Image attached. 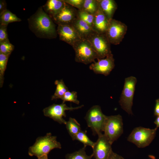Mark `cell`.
Segmentation results:
<instances>
[{"label":"cell","instance_id":"cell-5","mask_svg":"<svg viewBox=\"0 0 159 159\" xmlns=\"http://www.w3.org/2000/svg\"><path fill=\"white\" fill-rule=\"evenodd\" d=\"M158 127L150 129L142 127H135L127 138V140L135 145L138 148L148 146L154 138Z\"/></svg>","mask_w":159,"mask_h":159},{"label":"cell","instance_id":"cell-11","mask_svg":"<svg viewBox=\"0 0 159 159\" xmlns=\"http://www.w3.org/2000/svg\"><path fill=\"white\" fill-rule=\"evenodd\" d=\"M77 10L66 3L62 9L51 18L58 25H70L77 18Z\"/></svg>","mask_w":159,"mask_h":159},{"label":"cell","instance_id":"cell-35","mask_svg":"<svg viewBox=\"0 0 159 159\" xmlns=\"http://www.w3.org/2000/svg\"><path fill=\"white\" fill-rule=\"evenodd\" d=\"M48 155H44L38 158V159H48Z\"/></svg>","mask_w":159,"mask_h":159},{"label":"cell","instance_id":"cell-33","mask_svg":"<svg viewBox=\"0 0 159 159\" xmlns=\"http://www.w3.org/2000/svg\"><path fill=\"white\" fill-rule=\"evenodd\" d=\"M6 4L5 1H0V14L6 10Z\"/></svg>","mask_w":159,"mask_h":159},{"label":"cell","instance_id":"cell-32","mask_svg":"<svg viewBox=\"0 0 159 159\" xmlns=\"http://www.w3.org/2000/svg\"><path fill=\"white\" fill-rule=\"evenodd\" d=\"M154 114L155 116H159V98L156 99L155 100Z\"/></svg>","mask_w":159,"mask_h":159},{"label":"cell","instance_id":"cell-15","mask_svg":"<svg viewBox=\"0 0 159 159\" xmlns=\"http://www.w3.org/2000/svg\"><path fill=\"white\" fill-rule=\"evenodd\" d=\"M110 21L99 7L94 14L92 29L95 32L97 33L105 34Z\"/></svg>","mask_w":159,"mask_h":159},{"label":"cell","instance_id":"cell-17","mask_svg":"<svg viewBox=\"0 0 159 159\" xmlns=\"http://www.w3.org/2000/svg\"><path fill=\"white\" fill-rule=\"evenodd\" d=\"M100 8L109 20L113 18L117 6L114 0H97Z\"/></svg>","mask_w":159,"mask_h":159},{"label":"cell","instance_id":"cell-29","mask_svg":"<svg viewBox=\"0 0 159 159\" xmlns=\"http://www.w3.org/2000/svg\"><path fill=\"white\" fill-rule=\"evenodd\" d=\"M7 26L0 25V43L9 41L7 32Z\"/></svg>","mask_w":159,"mask_h":159},{"label":"cell","instance_id":"cell-28","mask_svg":"<svg viewBox=\"0 0 159 159\" xmlns=\"http://www.w3.org/2000/svg\"><path fill=\"white\" fill-rule=\"evenodd\" d=\"M14 49V46L9 41L0 43V52L9 56Z\"/></svg>","mask_w":159,"mask_h":159},{"label":"cell","instance_id":"cell-18","mask_svg":"<svg viewBox=\"0 0 159 159\" xmlns=\"http://www.w3.org/2000/svg\"><path fill=\"white\" fill-rule=\"evenodd\" d=\"M65 4L63 0H48L42 7L44 11L51 18L59 12Z\"/></svg>","mask_w":159,"mask_h":159},{"label":"cell","instance_id":"cell-13","mask_svg":"<svg viewBox=\"0 0 159 159\" xmlns=\"http://www.w3.org/2000/svg\"><path fill=\"white\" fill-rule=\"evenodd\" d=\"M97 60V62H93L90 66V69L96 74L108 75L115 66L112 54L111 53L104 58Z\"/></svg>","mask_w":159,"mask_h":159},{"label":"cell","instance_id":"cell-16","mask_svg":"<svg viewBox=\"0 0 159 159\" xmlns=\"http://www.w3.org/2000/svg\"><path fill=\"white\" fill-rule=\"evenodd\" d=\"M81 38H87L94 32L92 27L83 20L77 18L71 24Z\"/></svg>","mask_w":159,"mask_h":159},{"label":"cell","instance_id":"cell-19","mask_svg":"<svg viewBox=\"0 0 159 159\" xmlns=\"http://www.w3.org/2000/svg\"><path fill=\"white\" fill-rule=\"evenodd\" d=\"M66 128L72 139L81 130L80 124L74 118L70 117L65 124Z\"/></svg>","mask_w":159,"mask_h":159},{"label":"cell","instance_id":"cell-31","mask_svg":"<svg viewBox=\"0 0 159 159\" xmlns=\"http://www.w3.org/2000/svg\"><path fill=\"white\" fill-rule=\"evenodd\" d=\"M107 159H124L121 156L119 155L112 151Z\"/></svg>","mask_w":159,"mask_h":159},{"label":"cell","instance_id":"cell-10","mask_svg":"<svg viewBox=\"0 0 159 159\" xmlns=\"http://www.w3.org/2000/svg\"><path fill=\"white\" fill-rule=\"evenodd\" d=\"M83 106L82 105L73 107L67 106L65 103L63 102L60 104H54L44 108L43 112L44 116L52 119L60 124L65 125L67 121L63 117H66V111L78 109L82 108Z\"/></svg>","mask_w":159,"mask_h":159},{"label":"cell","instance_id":"cell-1","mask_svg":"<svg viewBox=\"0 0 159 159\" xmlns=\"http://www.w3.org/2000/svg\"><path fill=\"white\" fill-rule=\"evenodd\" d=\"M30 30L39 38L53 39L57 34L53 21L44 10L42 6L28 19Z\"/></svg>","mask_w":159,"mask_h":159},{"label":"cell","instance_id":"cell-20","mask_svg":"<svg viewBox=\"0 0 159 159\" xmlns=\"http://www.w3.org/2000/svg\"><path fill=\"white\" fill-rule=\"evenodd\" d=\"M21 21L15 14L7 9L0 14V25H8L10 23Z\"/></svg>","mask_w":159,"mask_h":159},{"label":"cell","instance_id":"cell-12","mask_svg":"<svg viewBox=\"0 0 159 159\" xmlns=\"http://www.w3.org/2000/svg\"><path fill=\"white\" fill-rule=\"evenodd\" d=\"M112 145L104 134L98 136L92 148L93 156L95 159H107L112 151Z\"/></svg>","mask_w":159,"mask_h":159},{"label":"cell","instance_id":"cell-23","mask_svg":"<svg viewBox=\"0 0 159 159\" xmlns=\"http://www.w3.org/2000/svg\"><path fill=\"white\" fill-rule=\"evenodd\" d=\"M85 148L84 146L78 151L67 154L65 156V159H91L93 157V154L90 155H87L85 151Z\"/></svg>","mask_w":159,"mask_h":159},{"label":"cell","instance_id":"cell-6","mask_svg":"<svg viewBox=\"0 0 159 159\" xmlns=\"http://www.w3.org/2000/svg\"><path fill=\"white\" fill-rule=\"evenodd\" d=\"M103 132L104 135L112 144L123 132V124L121 116L118 115L107 116Z\"/></svg>","mask_w":159,"mask_h":159},{"label":"cell","instance_id":"cell-30","mask_svg":"<svg viewBox=\"0 0 159 159\" xmlns=\"http://www.w3.org/2000/svg\"><path fill=\"white\" fill-rule=\"evenodd\" d=\"M66 3L72 6L81 10L84 0H63Z\"/></svg>","mask_w":159,"mask_h":159},{"label":"cell","instance_id":"cell-8","mask_svg":"<svg viewBox=\"0 0 159 159\" xmlns=\"http://www.w3.org/2000/svg\"><path fill=\"white\" fill-rule=\"evenodd\" d=\"M86 39L91 43L99 59L104 58L112 53L111 44L105 34H99L94 32Z\"/></svg>","mask_w":159,"mask_h":159},{"label":"cell","instance_id":"cell-14","mask_svg":"<svg viewBox=\"0 0 159 159\" xmlns=\"http://www.w3.org/2000/svg\"><path fill=\"white\" fill-rule=\"evenodd\" d=\"M57 29L60 39L72 46L77 41L81 38L72 24L58 25Z\"/></svg>","mask_w":159,"mask_h":159},{"label":"cell","instance_id":"cell-26","mask_svg":"<svg viewBox=\"0 0 159 159\" xmlns=\"http://www.w3.org/2000/svg\"><path fill=\"white\" fill-rule=\"evenodd\" d=\"M77 16L78 18L83 20L92 27L94 19V14L82 10H78Z\"/></svg>","mask_w":159,"mask_h":159},{"label":"cell","instance_id":"cell-34","mask_svg":"<svg viewBox=\"0 0 159 159\" xmlns=\"http://www.w3.org/2000/svg\"><path fill=\"white\" fill-rule=\"evenodd\" d=\"M154 123L156 125V127H159V116H157L154 122Z\"/></svg>","mask_w":159,"mask_h":159},{"label":"cell","instance_id":"cell-4","mask_svg":"<svg viewBox=\"0 0 159 159\" xmlns=\"http://www.w3.org/2000/svg\"><path fill=\"white\" fill-rule=\"evenodd\" d=\"M107 116L102 113L101 107L98 105L92 106L87 111L85 119L94 135L99 136L102 134Z\"/></svg>","mask_w":159,"mask_h":159},{"label":"cell","instance_id":"cell-27","mask_svg":"<svg viewBox=\"0 0 159 159\" xmlns=\"http://www.w3.org/2000/svg\"><path fill=\"white\" fill-rule=\"evenodd\" d=\"M61 99L63 103L69 101L77 105L80 103V101L77 99V93L75 91L70 92L68 90L65 93Z\"/></svg>","mask_w":159,"mask_h":159},{"label":"cell","instance_id":"cell-25","mask_svg":"<svg viewBox=\"0 0 159 159\" xmlns=\"http://www.w3.org/2000/svg\"><path fill=\"white\" fill-rule=\"evenodd\" d=\"M9 56L0 52V86H2L4 80V75L6 69Z\"/></svg>","mask_w":159,"mask_h":159},{"label":"cell","instance_id":"cell-3","mask_svg":"<svg viewBox=\"0 0 159 159\" xmlns=\"http://www.w3.org/2000/svg\"><path fill=\"white\" fill-rule=\"evenodd\" d=\"M75 53V60L87 64L95 62L98 57L89 41L86 38H81L72 46Z\"/></svg>","mask_w":159,"mask_h":159},{"label":"cell","instance_id":"cell-22","mask_svg":"<svg viewBox=\"0 0 159 159\" xmlns=\"http://www.w3.org/2000/svg\"><path fill=\"white\" fill-rule=\"evenodd\" d=\"M87 131L81 130L76 135L72 140L80 142L83 144L84 146L85 147L89 146L92 148L95 142H93L90 139L87 135Z\"/></svg>","mask_w":159,"mask_h":159},{"label":"cell","instance_id":"cell-7","mask_svg":"<svg viewBox=\"0 0 159 159\" xmlns=\"http://www.w3.org/2000/svg\"><path fill=\"white\" fill-rule=\"evenodd\" d=\"M137 82L136 78L130 76L125 78L119 104L121 108L129 114H132V107Z\"/></svg>","mask_w":159,"mask_h":159},{"label":"cell","instance_id":"cell-9","mask_svg":"<svg viewBox=\"0 0 159 159\" xmlns=\"http://www.w3.org/2000/svg\"><path fill=\"white\" fill-rule=\"evenodd\" d=\"M127 29L125 24L112 19L110 21L105 35L111 44L117 45L122 41Z\"/></svg>","mask_w":159,"mask_h":159},{"label":"cell","instance_id":"cell-24","mask_svg":"<svg viewBox=\"0 0 159 159\" xmlns=\"http://www.w3.org/2000/svg\"><path fill=\"white\" fill-rule=\"evenodd\" d=\"M99 7L97 0H84L81 10L94 14Z\"/></svg>","mask_w":159,"mask_h":159},{"label":"cell","instance_id":"cell-21","mask_svg":"<svg viewBox=\"0 0 159 159\" xmlns=\"http://www.w3.org/2000/svg\"><path fill=\"white\" fill-rule=\"evenodd\" d=\"M54 84L56 85V88L54 94L52 97V100L61 99L65 93L68 90V88L62 80H56Z\"/></svg>","mask_w":159,"mask_h":159},{"label":"cell","instance_id":"cell-2","mask_svg":"<svg viewBox=\"0 0 159 159\" xmlns=\"http://www.w3.org/2000/svg\"><path fill=\"white\" fill-rule=\"evenodd\" d=\"M61 148V143L57 140V137L49 132L44 136L38 137L34 145L29 147L28 153L29 156H35L38 158L48 155L54 149Z\"/></svg>","mask_w":159,"mask_h":159}]
</instances>
